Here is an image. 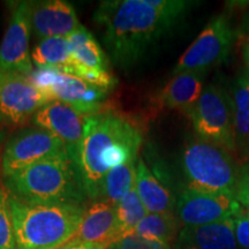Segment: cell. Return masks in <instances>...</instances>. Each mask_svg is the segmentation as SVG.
<instances>
[{"label":"cell","instance_id":"obj_32","mask_svg":"<svg viewBox=\"0 0 249 249\" xmlns=\"http://www.w3.org/2000/svg\"><path fill=\"white\" fill-rule=\"evenodd\" d=\"M176 249H204V248H198V247H176Z\"/></svg>","mask_w":249,"mask_h":249},{"label":"cell","instance_id":"obj_11","mask_svg":"<svg viewBox=\"0 0 249 249\" xmlns=\"http://www.w3.org/2000/svg\"><path fill=\"white\" fill-rule=\"evenodd\" d=\"M31 1L18 2L0 44V71L30 77L34 65L29 53Z\"/></svg>","mask_w":249,"mask_h":249},{"label":"cell","instance_id":"obj_21","mask_svg":"<svg viewBox=\"0 0 249 249\" xmlns=\"http://www.w3.org/2000/svg\"><path fill=\"white\" fill-rule=\"evenodd\" d=\"M31 60L37 68H54L70 73L71 55L67 37L40 39L31 53Z\"/></svg>","mask_w":249,"mask_h":249},{"label":"cell","instance_id":"obj_24","mask_svg":"<svg viewBox=\"0 0 249 249\" xmlns=\"http://www.w3.org/2000/svg\"><path fill=\"white\" fill-rule=\"evenodd\" d=\"M148 213V210L145 209L144 204L142 203L141 198L136 192L135 182H134L130 191L117 205V214L121 236L132 232Z\"/></svg>","mask_w":249,"mask_h":249},{"label":"cell","instance_id":"obj_25","mask_svg":"<svg viewBox=\"0 0 249 249\" xmlns=\"http://www.w3.org/2000/svg\"><path fill=\"white\" fill-rule=\"evenodd\" d=\"M0 249H17L13 218L9 208V196L0 183Z\"/></svg>","mask_w":249,"mask_h":249},{"label":"cell","instance_id":"obj_28","mask_svg":"<svg viewBox=\"0 0 249 249\" xmlns=\"http://www.w3.org/2000/svg\"><path fill=\"white\" fill-rule=\"evenodd\" d=\"M235 198L249 211V164L241 169Z\"/></svg>","mask_w":249,"mask_h":249},{"label":"cell","instance_id":"obj_27","mask_svg":"<svg viewBox=\"0 0 249 249\" xmlns=\"http://www.w3.org/2000/svg\"><path fill=\"white\" fill-rule=\"evenodd\" d=\"M232 220L236 244L241 249H249V211L241 205Z\"/></svg>","mask_w":249,"mask_h":249},{"label":"cell","instance_id":"obj_1","mask_svg":"<svg viewBox=\"0 0 249 249\" xmlns=\"http://www.w3.org/2000/svg\"><path fill=\"white\" fill-rule=\"evenodd\" d=\"M179 18L155 8L149 0L102 1L93 13L112 61L124 71L135 66Z\"/></svg>","mask_w":249,"mask_h":249},{"label":"cell","instance_id":"obj_13","mask_svg":"<svg viewBox=\"0 0 249 249\" xmlns=\"http://www.w3.org/2000/svg\"><path fill=\"white\" fill-rule=\"evenodd\" d=\"M240 207L234 196L186 188L177 196L176 214L185 226H202L230 219Z\"/></svg>","mask_w":249,"mask_h":249},{"label":"cell","instance_id":"obj_30","mask_svg":"<svg viewBox=\"0 0 249 249\" xmlns=\"http://www.w3.org/2000/svg\"><path fill=\"white\" fill-rule=\"evenodd\" d=\"M4 140H5V130L0 128V163H1V158H2V144H4Z\"/></svg>","mask_w":249,"mask_h":249},{"label":"cell","instance_id":"obj_2","mask_svg":"<svg viewBox=\"0 0 249 249\" xmlns=\"http://www.w3.org/2000/svg\"><path fill=\"white\" fill-rule=\"evenodd\" d=\"M142 135L135 124L112 112L87 116L79 166L89 198L102 196L105 176L117 165L138 158Z\"/></svg>","mask_w":249,"mask_h":249},{"label":"cell","instance_id":"obj_3","mask_svg":"<svg viewBox=\"0 0 249 249\" xmlns=\"http://www.w3.org/2000/svg\"><path fill=\"white\" fill-rule=\"evenodd\" d=\"M2 186L8 195L28 204H85L89 198L79 164L68 154L4 176Z\"/></svg>","mask_w":249,"mask_h":249},{"label":"cell","instance_id":"obj_19","mask_svg":"<svg viewBox=\"0 0 249 249\" xmlns=\"http://www.w3.org/2000/svg\"><path fill=\"white\" fill-rule=\"evenodd\" d=\"M135 188L149 213H174L177 197L140 157L135 166Z\"/></svg>","mask_w":249,"mask_h":249},{"label":"cell","instance_id":"obj_22","mask_svg":"<svg viewBox=\"0 0 249 249\" xmlns=\"http://www.w3.org/2000/svg\"><path fill=\"white\" fill-rule=\"evenodd\" d=\"M138 158L117 165L105 176L101 197H104L105 201L112 204L118 205L135 182V166Z\"/></svg>","mask_w":249,"mask_h":249},{"label":"cell","instance_id":"obj_15","mask_svg":"<svg viewBox=\"0 0 249 249\" xmlns=\"http://www.w3.org/2000/svg\"><path fill=\"white\" fill-rule=\"evenodd\" d=\"M31 27L39 38L68 37L80 29L76 12L64 0L31 1Z\"/></svg>","mask_w":249,"mask_h":249},{"label":"cell","instance_id":"obj_17","mask_svg":"<svg viewBox=\"0 0 249 249\" xmlns=\"http://www.w3.org/2000/svg\"><path fill=\"white\" fill-rule=\"evenodd\" d=\"M205 71H192L176 74L164 87L158 101L163 107L191 113L203 92Z\"/></svg>","mask_w":249,"mask_h":249},{"label":"cell","instance_id":"obj_26","mask_svg":"<svg viewBox=\"0 0 249 249\" xmlns=\"http://www.w3.org/2000/svg\"><path fill=\"white\" fill-rule=\"evenodd\" d=\"M107 249H171V247L166 242L152 240L129 233L118 238L116 241L108 245Z\"/></svg>","mask_w":249,"mask_h":249},{"label":"cell","instance_id":"obj_16","mask_svg":"<svg viewBox=\"0 0 249 249\" xmlns=\"http://www.w3.org/2000/svg\"><path fill=\"white\" fill-rule=\"evenodd\" d=\"M120 236L117 205L102 200L96 201L87 209L79 231L71 240L108 247Z\"/></svg>","mask_w":249,"mask_h":249},{"label":"cell","instance_id":"obj_4","mask_svg":"<svg viewBox=\"0 0 249 249\" xmlns=\"http://www.w3.org/2000/svg\"><path fill=\"white\" fill-rule=\"evenodd\" d=\"M8 196L17 249L61 248L79 231L87 211L85 204H28Z\"/></svg>","mask_w":249,"mask_h":249},{"label":"cell","instance_id":"obj_8","mask_svg":"<svg viewBox=\"0 0 249 249\" xmlns=\"http://www.w3.org/2000/svg\"><path fill=\"white\" fill-rule=\"evenodd\" d=\"M62 154H68L67 149L54 134L37 127L24 128L5 144L1 158L2 177Z\"/></svg>","mask_w":249,"mask_h":249},{"label":"cell","instance_id":"obj_10","mask_svg":"<svg viewBox=\"0 0 249 249\" xmlns=\"http://www.w3.org/2000/svg\"><path fill=\"white\" fill-rule=\"evenodd\" d=\"M48 103L50 99L29 77L0 71V121L20 126L33 119L34 114Z\"/></svg>","mask_w":249,"mask_h":249},{"label":"cell","instance_id":"obj_31","mask_svg":"<svg viewBox=\"0 0 249 249\" xmlns=\"http://www.w3.org/2000/svg\"><path fill=\"white\" fill-rule=\"evenodd\" d=\"M245 59L247 61V64L249 65V44L247 45V48L245 49Z\"/></svg>","mask_w":249,"mask_h":249},{"label":"cell","instance_id":"obj_5","mask_svg":"<svg viewBox=\"0 0 249 249\" xmlns=\"http://www.w3.org/2000/svg\"><path fill=\"white\" fill-rule=\"evenodd\" d=\"M180 163L187 189L235 197L241 169L226 149L204 140H194L185 145Z\"/></svg>","mask_w":249,"mask_h":249},{"label":"cell","instance_id":"obj_14","mask_svg":"<svg viewBox=\"0 0 249 249\" xmlns=\"http://www.w3.org/2000/svg\"><path fill=\"white\" fill-rule=\"evenodd\" d=\"M86 117L64 103L52 101L34 114L31 123L37 128L45 129L58 136L64 142L68 155L79 164Z\"/></svg>","mask_w":249,"mask_h":249},{"label":"cell","instance_id":"obj_7","mask_svg":"<svg viewBox=\"0 0 249 249\" xmlns=\"http://www.w3.org/2000/svg\"><path fill=\"white\" fill-rule=\"evenodd\" d=\"M193 127L201 140L236 151L232 97L220 87L209 85L191 113Z\"/></svg>","mask_w":249,"mask_h":249},{"label":"cell","instance_id":"obj_20","mask_svg":"<svg viewBox=\"0 0 249 249\" xmlns=\"http://www.w3.org/2000/svg\"><path fill=\"white\" fill-rule=\"evenodd\" d=\"M233 112L236 151L247 158L249 156V75L242 74L232 88Z\"/></svg>","mask_w":249,"mask_h":249},{"label":"cell","instance_id":"obj_12","mask_svg":"<svg viewBox=\"0 0 249 249\" xmlns=\"http://www.w3.org/2000/svg\"><path fill=\"white\" fill-rule=\"evenodd\" d=\"M71 55L70 74L81 77L93 86L111 90L117 79L110 71L108 59L95 37L85 27L67 37Z\"/></svg>","mask_w":249,"mask_h":249},{"label":"cell","instance_id":"obj_18","mask_svg":"<svg viewBox=\"0 0 249 249\" xmlns=\"http://www.w3.org/2000/svg\"><path fill=\"white\" fill-rule=\"evenodd\" d=\"M176 247L238 249L232 218L208 225L185 226L180 230Z\"/></svg>","mask_w":249,"mask_h":249},{"label":"cell","instance_id":"obj_9","mask_svg":"<svg viewBox=\"0 0 249 249\" xmlns=\"http://www.w3.org/2000/svg\"><path fill=\"white\" fill-rule=\"evenodd\" d=\"M233 43V30L224 17L213 18L201 31L174 67V75L183 71H207L225 61Z\"/></svg>","mask_w":249,"mask_h":249},{"label":"cell","instance_id":"obj_33","mask_svg":"<svg viewBox=\"0 0 249 249\" xmlns=\"http://www.w3.org/2000/svg\"><path fill=\"white\" fill-rule=\"evenodd\" d=\"M248 31H249V21H248Z\"/></svg>","mask_w":249,"mask_h":249},{"label":"cell","instance_id":"obj_29","mask_svg":"<svg viewBox=\"0 0 249 249\" xmlns=\"http://www.w3.org/2000/svg\"><path fill=\"white\" fill-rule=\"evenodd\" d=\"M107 246L105 245H96V244H85V242H79L75 240H71L66 245L62 246L59 249H107Z\"/></svg>","mask_w":249,"mask_h":249},{"label":"cell","instance_id":"obj_6","mask_svg":"<svg viewBox=\"0 0 249 249\" xmlns=\"http://www.w3.org/2000/svg\"><path fill=\"white\" fill-rule=\"evenodd\" d=\"M29 79L50 102L64 103L83 116L98 113L110 91L54 68H37Z\"/></svg>","mask_w":249,"mask_h":249},{"label":"cell","instance_id":"obj_23","mask_svg":"<svg viewBox=\"0 0 249 249\" xmlns=\"http://www.w3.org/2000/svg\"><path fill=\"white\" fill-rule=\"evenodd\" d=\"M179 223L174 213H148L130 233L170 245L176 236L178 238Z\"/></svg>","mask_w":249,"mask_h":249}]
</instances>
